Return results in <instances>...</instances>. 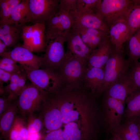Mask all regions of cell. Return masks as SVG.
I'll list each match as a JSON object with an SVG mask.
<instances>
[{
	"instance_id": "35",
	"label": "cell",
	"mask_w": 140,
	"mask_h": 140,
	"mask_svg": "<svg viewBox=\"0 0 140 140\" xmlns=\"http://www.w3.org/2000/svg\"><path fill=\"white\" fill-rule=\"evenodd\" d=\"M12 74L0 69V83L2 85L4 83L10 81Z\"/></svg>"
},
{
	"instance_id": "34",
	"label": "cell",
	"mask_w": 140,
	"mask_h": 140,
	"mask_svg": "<svg viewBox=\"0 0 140 140\" xmlns=\"http://www.w3.org/2000/svg\"><path fill=\"white\" fill-rule=\"evenodd\" d=\"M8 96V95L6 94L0 97V116L7 109L12 101L9 100Z\"/></svg>"
},
{
	"instance_id": "30",
	"label": "cell",
	"mask_w": 140,
	"mask_h": 140,
	"mask_svg": "<svg viewBox=\"0 0 140 140\" xmlns=\"http://www.w3.org/2000/svg\"><path fill=\"white\" fill-rule=\"evenodd\" d=\"M11 58L3 57L0 60V69L12 74L23 70L22 67Z\"/></svg>"
},
{
	"instance_id": "33",
	"label": "cell",
	"mask_w": 140,
	"mask_h": 140,
	"mask_svg": "<svg viewBox=\"0 0 140 140\" xmlns=\"http://www.w3.org/2000/svg\"><path fill=\"white\" fill-rule=\"evenodd\" d=\"M5 88L6 93L8 95V99L10 101L17 98L21 92L17 85L14 83L10 82Z\"/></svg>"
},
{
	"instance_id": "36",
	"label": "cell",
	"mask_w": 140,
	"mask_h": 140,
	"mask_svg": "<svg viewBox=\"0 0 140 140\" xmlns=\"http://www.w3.org/2000/svg\"><path fill=\"white\" fill-rule=\"evenodd\" d=\"M43 135L41 133L29 134L28 140H40Z\"/></svg>"
},
{
	"instance_id": "21",
	"label": "cell",
	"mask_w": 140,
	"mask_h": 140,
	"mask_svg": "<svg viewBox=\"0 0 140 140\" xmlns=\"http://www.w3.org/2000/svg\"><path fill=\"white\" fill-rule=\"evenodd\" d=\"M124 114L127 120L140 115V88L136 87L127 97Z\"/></svg>"
},
{
	"instance_id": "3",
	"label": "cell",
	"mask_w": 140,
	"mask_h": 140,
	"mask_svg": "<svg viewBox=\"0 0 140 140\" xmlns=\"http://www.w3.org/2000/svg\"><path fill=\"white\" fill-rule=\"evenodd\" d=\"M132 0H99L96 13L109 28L119 21L126 20Z\"/></svg>"
},
{
	"instance_id": "23",
	"label": "cell",
	"mask_w": 140,
	"mask_h": 140,
	"mask_svg": "<svg viewBox=\"0 0 140 140\" xmlns=\"http://www.w3.org/2000/svg\"><path fill=\"white\" fill-rule=\"evenodd\" d=\"M113 132L125 140H140L138 127L133 118L127 120Z\"/></svg>"
},
{
	"instance_id": "1",
	"label": "cell",
	"mask_w": 140,
	"mask_h": 140,
	"mask_svg": "<svg viewBox=\"0 0 140 140\" xmlns=\"http://www.w3.org/2000/svg\"><path fill=\"white\" fill-rule=\"evenodd\" d=\"M87 66L66 52L65 59L59 72L62 87L70 90L83 88Z\"/></svg>"
},
{
	"instance_id": "40",
	"label": "cell",
	"mask_w": 140,
	"mask_h": 140,
	"mask_svg": "<svg viewBox=\"0 0 140 140\" xmlns=\"http://www.w3.org/2000/svg\"><path fill=\"white\" fill-rule=\"evenodd\" d=\"M113 134H114L118 138V139L119 140H125L123 139L121 137H119V136H118V135H116V134L114 133H113Z\"/></svg>"
},
{
	"instance_id": "17",
	"label": "cell",
	"mask_w": 140,
	"mask_h": 140,
	"mask_svg": "<svg viewBox=\"0 0 140 140\" xmlns=\"http://www.w3.org/2000/svg\"><path fill=\"white\" fill-rule=\"evenodd\" d=\"M73 28L79 32L83 42L93 51L108 38V33L99 30L80 27Z\"/></svg>"
},
{
	"instance_id": "7",
	"label": "cell",
	"mask_w": 140,
	"mask_h": 140,
	"mask_svg": "<svg viewBox=\"0 0 140 140\" xmlns=\"http://www.w3.org/2000/svg\"><path fill=\"white\" fill-rule=\"evenodd\" d=\"M65 38L60 37L47 43L41 67L59 73L65 59L64 44Z\"/></svg>"
},
{
	"instance_id": "9",
	"label": "cell",
	"mask_w": 140,
	"mask_h": 140,
	"mask_svg": "<svg viewBox=\"0 0 140 140\" xmlns=\"http://www.w3.org/2000/svg\"><path fill=\"white\" fill-rule=\"evenodd\" d=\"M65 38L67 48L66 52L87 65L88 60L93 51L83 42L79 32L72 28Z\"/></svg>"
},
{
	"instance_id": "28",
	"label": "cell",
	"mask_w": 140,
	"mask_h": 140,
	"mask_svg": "<svg viewBox=\"0 0 140 140\" xmlns=\"http://www.w3.org/2000/svg\"><path fill=\"white\" fill-rule=\"evenodd\" d=\"M26 119L27 127L29 134L38 133L43 134V124L39 115L37 116L34 113L29 116Z\"/></svg>"
},
{
	"instance_id": "19",
	"label": "cell",
	"mask_w": 140,
	"mask_h": 140,
	"mask_svg": "<svg viewBox=\"0 0 140 140\" xmlns=\"http://www.w3.org/2000/svg\"><path fill=\"white\" fill-rule=\"evenodd\" d=\"M18 112L17 98L11 102L7 109L0 116V132L5 140H9L10 133Z\"/></svg>"
},
{
	"instance_id": "15",
	"label": "cell",
	"mask_w": 140,
	"mask_h": 140,
	"mask_svg": "<svg viewBox=\"0 0 140 140\" xmlns=\"http://www.w3.org/2000/svg\"><path fill=\"white\" fill-rule=\"evenodd\" d=\"M104 80V69L87 66L83 87L90 90L94 96L100 95Z\"/></svg>"
},
{
	"instance_id": "11",
	"label": "cell",
	"mask_w": 140,
	"mask_h": 140,
	"mask_svg": "<svg viewBox=\"0 0 140 140\" xmlns=\"http://www.w3.org/2000/svg\"><path fill=\"white\" fill-rule=\"evenodd\" d=\"M0 56L10 57L20 65L31 69H39L43 61V57L34 54L23 46L16 47L11 51L5 52Z\"/></svg>"
},
{
	"instance_id": "37",
	"label": "cell",
	"mask_w": 140,
	"mask_h": 140,
	"mask_svg": "<svg viewBox=\"0 0 140 140\" xmlns=\"http://www.w3.org/2000/svg\"><path fill=\"white\" fill-rule=\"evenodd\" d=\"M7 47L4 42L0 39V55L7 52L6 51Z\"/></svg>"
},
{
	"instance_id": "27",
	"label": "cell",
	"mask_w": 140,
	"mask_h": 140,
	"mask_svg": "<svg viewBox=\"0 0 140 140\" xmlns=\"http://www.w3.org/2000/svg\"><path fill=\"white\" fill-rule=\"evenodd\" d=\"M22 0H0V22L8 20L14 7Z\"/></svg>"
},
{
	"instance_id": "20",
	"label": "cell",
	"mask_w": 140,
	"mask_h": 140,
	"mask_svg": "<svg viewBox=\"0 0 140 140\" xmlns=\"http://www.w3.org/2000/svg\"><path fill=\"white\" fill-rule=\"evenodd\" d=\"M29 0H22L14 8L9 18L0 23H7L25 25L31 22L30 15L29 6Z\"/></svg>"
},
{
	"instance_id": "2",
	"label": "cell",
	"mask_w": 140,
	"mask_h": 140,
	"mask_svg": "<svg viewBox=\"0 0 140 140\" xmlns=\"http://www.w3.org/2000/svg\"><path fill=\"white\" fill-rule=\"evenodd\" d=\"M48 94L32 83L26 85L17 98L19 116L25 120L30 115L38 112Z\"/></svg>"
},
{
	"instance_id": "10",
	"label": "cell",
	"mask_w": 140,
	"mask_h": 140,
	"mask_svg": "<svg viewBox=\"0 0 140 140\" xmlns=\"http://www.w3.org/2000/svg\"><path fill=\"white\" fill-rule=\"evenodd\" d=\"M104 95L105 120L108 130L113 132L120 125L122 116L124 113V104Z\"/></svg>"
},
{
	"instance_id": "38",
	"label": "cell",
	"mask_w": 140,
	"mask_h": 140,
	"mask_svg": "<svg viewBox=\"0 0 140 140\" xmlns=\"http://www.w3.org/2000/svg\"><path fill=\"white\" fill-rule=\"evenodd\" d=\"M133 119L134 120L137 125L140 135V115L137 117Z\"/></svg>"
},
{
	"instance_id": "39",
	"label": "cell",
	"mask_w": 140,
	"mask_h": 140,
	"mask_svg": "<svg viewBox=\"0 0 140 140\" xmlns=\"http://www.w3.org/2000/svg\"><path fill=\"white\" fill-rule=\"evenodd\" d=\"M110 140H119L117 137L113 134Z\"/></svg>"
},
{
	"instance_id": "32",
	"label": "cell",
	"mask_w": 140,
	"mask_h": 140,
	"mask_svg": "<svg viewBox=\"0 0 140 140\" xmlns=\"http://www.w3.org/2000/svg\"><path fill=\"white\" fill-rule=\"evenodd\" d=\"M33 29V25H25L23 27L22 33V38L23 42V46L31 52Z\"/></svg>"
},
{
	"instance_id": "29",
	"label": "cell",
	"mask_w": 140,
	"mask_h": 140,
	"mask_svg": "<svg viewBox=\"0 0 140 140\" xmlns=\"http://www.w3.org/2000/svg\"><path fill=\"white\" fill-rule=\"evenodd\" d=\"M128 61L129 62V76L135 86L140 88V62L138 60Z\"/></svg>"
},
{
	"instance_id": "5",
	"label": "cell",
	"mask_w": 140,
	"mask_h": 140,
	"mask_svg": "<svg viewBox=\"0 0 140 140\" xmlns=\"http://www.w3.org/2000/svg\"><path fill=\"white\" fill-rule=\"evenodd\" d=\"M73 10L59 4L55 14L45 23L47 43L60 37H65L73 25Z\"/></svg>"
},
{
	"instance_id": "26",
	"label": "cell",
	"mask_w": 140,
	"mask_h": 140,
	"mask_svg": "<svg viewBox=\"0 0 140 140\" xmlns=\"http://www.w3.org/2000/svg\"><path fill=\"white\" fill-rule=\"evenodd\" d=\"M127 49L129 61L140 59V27L128 40Z\"/></svg>"
},
{
	"instance_id": "4",
	"label": "cell",
	"mask_w": 140,
	"mask_h": 140,
	"mask_svg": "<svg viewBox=\"0 0 140 140\" xmlns=\"http://www.w3.org/2000/svg\"><path fill=\"white\" fill-rule=\"evenodd\" d=\"M129 62L122 50L115 48L104 68V80L100 95L110 86L128 75Z\"/></svg>"
},
{
	"instance_id": "24",
	"label": "cell",
	"mask_w": 140,
	"mask_h": 140,
	"mask_svg": "<svg viewBox=\"0 0 140 140\" xmlns=\"http://www.w3.org/2000/svg\"><path fill=\"white\" fill-rule=\"evenodd\" d=\"M133 4L127 15L126 20L129 29L128 39L140 27V0H132Z\"/></svg>"
},
{
	"instance_id": "12",
	"label": "cell",
	"mask_w": 140,
	"mask_h": 140,
	"mask_svg": "<svg viewBox=\"0 0 140 140\" xmlns=\"http://www.w3.org/2000/svg\"><path fill=\"white\" fill-rule=\"evenodd\" d=\"M73 27H80L96 29L109 33V29L100 17L93 12H82L75 9L73 11Z\"/></svg>"
},
{
	"instance_id": "16",
	"label": "cell",
	"mask_w": 140,
	"mask_h": 140,
	"mask_svg": "<svg viewBox=\"0 0 140 140\" xmlns=\"http://www.w3.org/2000/svg\"><path fill=\"white\" fill-rule=\"evenodd\" d=\"M115 48L108 38L93 51L87 63L89 67L104 69L110 55Z\"/></svg>"
},
{
	"instance_id": "31",
	"label": "cell",
	"mask_w": 140,
	"mask_h": 140,
	"mask_svg": "<svg viewBox=\"0 0 140 140\" xmlns=\"http://www.w3.org/2000/svg\"><path fill=\"white\" fill-rule=\"evenodd\" d=\"M99 0H77V11L82 12H91L96 13Z\"/></svg>"
},
{
	"instance_id": "14",
	"label": "cell",
	"mask_w": 140,
	"mask_h": 140,
	"mask_svg": "<svg viewBox=\"0 0 140 140\" xmlns=\"http://www.w3.org/2000/svg\"><path fill=\"white\" fill-rule=\"evenodd\" d=\"M129 32L127 21L122 20L116 23L109 28L108 39L115 49L122 50L123 44L128 39Z\"/></svg>"
},
{
	"instance_id": "18",
	"label": "cell",
	"mask_w": 140,
	"mask_h": 140,
	"mask_svg": "<svg viewBox=\"0 0 140 140\" xmlns=\"http://www.w3.org/2000/svg\"><path fill=\"white\" fill-rule=\"evenodd\" d=\"M24 25L15 23H0V39L7 47L15 46L22 38Z\"/></svg>"
},
{
	"instance_id": "6",
	"label": "cell",
	"mask_w": 140,
	"mask_h": 140,
	"mask_svg": "<svg viewBox=\"0 0 140 140\" xmlns=\"http://www.w3.org/2000/svg\"><path fill=\"white\" fill-rule=\"evenodd\" d=\"M20 66L26 72L27 78L38 88L50 93L62 87L59 73L48 69H31Z\"/></svg>"
},
{
	"instance_id": "22",
	"label": "cell",
	"mask_w": 140,
	"mask_h": 140,
	"mask_svg": "<svg viewBox=\"0 0 140 140\" xmlns=\"http://www.w3.org/2000/svg\"><path fill=\"white\" fill-rule=\"evenodd\" d=\"M31 45V52L45 51L47 45L45 22L34 24Z\"/></svg>"
},
{
	"instance_id": "25",
	"label": "cell",
	"mask_w": 140,
	"mask_h": 140,
	"mask_svg": "<svg viewBox=\"0 0 140 140\" xmlns=\"http://www.w3.org/2000/svg\"><path fill=\"white\" fill-rule=\"evenodd\" d=\"M24 120L17 116L12 128L9 140H28L29 133Z\"/></svg>"
},
{
	"instance_id": "8",
	"label": "cell",
	"mask_w": 140,
	"mask_h": 140,
	"mask_svg": "<svg viewBox=\"0 0 140 140\" xmlns=\"http://www.w3.org/2000/svg\"><path fill=\"white\" fill-rule=\"evenodd\" d=\"M60 0H29L31 22H45L57 10Z\"/></svg>"
},
{
	"instance_id": "13",
	"label": "cell",
	"mask_w": 140,
	"mask_h": 140,
	"mask_svg": "<svg viewBox=\"0 0 140 140\" xmlns=\"http://www.w3.org/2000/svg\"><path fill=\"white\" fill-rule=\"evenodd\" d=\"M136 87L128 74L110 86L103 93L124 104L127 97Z\"/></svg>"
}]
</instances>
